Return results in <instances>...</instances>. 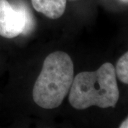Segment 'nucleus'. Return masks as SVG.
Instances as JSON below:
<instances>
[{
  "label": "nucleus",
  "instance_id": "obj_1",
  "mask_svg": "<svg viewBox=\"0 0 128 128\" xmlns=\"http://www.w3.org/2000/svg\"><path fill=\"white\" fill-rule=\"evenodd\" d=\"M68 97L69 102L76 110L91 106L114 108L120 92L114 66L108 62L96 71L78 73L73 78Z\"/></svg>",
  "mask_w": 128,
  "mask_h": 128
},
{
  "label": "nucleus",
  "instance_id": "obj_2",
  "mask_svg": "<svg viewBox=\"0 0 128 128\" xmlns=\"http://www.w3.org/2000/svg\"><path fill=\"white\" fill-rule=\"evenodd\" d=\"M74 78L70 56L57 50L46 57L33 89L34 102L44 109L56 108L68 94Z\"/></svg>",
  "mask_w": 128,
  "mask_h": 128
},
{
  "label": "nucleus",
  "instance_id": "obj_3",
  "mask_svg": "<svg viewBox=\"0 0 128 128\" xmlns=\"http://www.w3.org/2000/svg\"><path fill=\"white\" fill-rule=\"evenodd\" d=\"M34 28L29 9L23 4L13 6L7 0H0V36L13 38L27 34Z\"/></svg>",
  "mask_w": 128,
  "mask_h": 128
},
{
  "label": "nucleus",
  "instance_id": "obj_4",
  "mask_svg": "<svg viewBox=\"0 0 128 128\" xmlns=\"http://www.w3.org/2000/svg\"><path fill=\"white\" fill-rule=\"evenodd\" d=\"M67 0H32L34 8L48 18L56 19L65 12Z\"/></svg>",
  "mask_w": 128,
  "mask_h": 128
},
{
  "label": "nucleus",
  "instance_id": "obj_5",
  "mask_svg": "<svg viewBox=\"0 0 128 128\" xmlns=\"http://www.w3.org/2000/svg\"><path fill=\"white\" fill-rule=\"evenodd\" d=\"M115 74L119 80L124 84L128 83V53L126 52L117 62Z\"/></svg>",
  "mask_w": 128,
  "mask_h": 128
},
{
  "label": "nucleus",
  "instance_id": "obj_6",
  "mask_svg": "<svg viewBox=\"0 0 128 128\" xmlns=\"http://www.w3.org/2000/svg\"><path fill=\"white\" fill-rule=\"evenodd\" d=\"M120 128H128V119H126L124 120L123 122L121 123V124L120 125Z\"/></svg>",
  "mask_w": 128,
  "mask_h": 128
},
{
  "label": "nucleus",
  "instance_id": "obj_7",
  "mask_svg": "<svg viewBox=\"0 0 128 128\" xmlns=\"http://www.w3.org/2000/svg\"><path fill=\"white\" fill-rule=\"evenodd\" d=\"M121 1H122L123 2H126V3L128 2V0H121Z\"/></svg>",
  "mask_w": 128,
  "mask_h": 128
}]
</instances>
